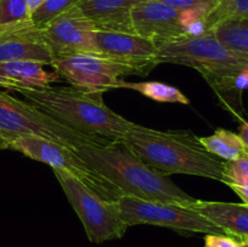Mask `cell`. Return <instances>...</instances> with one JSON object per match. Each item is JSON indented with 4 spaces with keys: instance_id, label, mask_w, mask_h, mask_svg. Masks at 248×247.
Listing matches in <instances>:
<instances>
[{
    "instance_id": "cell-1",
    "label": "cell",
    "mask_w": 248,
    "mask_h": 247,
    "mask_svg": "<svg viewBox=\"0 0 248 247\" xmlns=\"http://www.w3.org/2000/svg\"><path fill=\"white\" fill-rule=\"evenodd\" d=\"M75 152L124 195L189 207L198 200L143 161L123 139L110 140L106 145L85 144Z\"/></svg>"
},
{
    "instance_id": "cell-2",
    "label": "cell",
    "mask_w": 248,
    "mask_h": 247,
    "mask_svg": "<svg viewBox=\"0 0 248 247\" xmlns=\"http://www.w3.org/2000/svg\"><path fill=\"white\" fill-rule=\"evenodd\" d=\"M24 101L55 120L96 138L121 139L138 127L111 110L103 101V92H87L73 86H48L22 90Z\"/></svg>"
},
{
    "instance_id": "cell-3",
    "label": "cell",
    "mask_w": 248,
    "mask_h": 247,
    "mask_svg": "<svg viewBox=\"0 0 248 247\" xmlns=\"http://www.w3.org/2000/svg\"><path fill=\"white\" fill-rule=\"evenodd\" d=\"M121 139L162 174H191L222 182L225 160L211 154L191 131H157L140 125Z\"/></svg>"
},
{
    "instance_id": "cell-4",
    "label": "cell",
    "mask_w": 248,
    "mask_h": 247,
    "mask_svg": "<svg viewBox=\"0 0 248 247\" xmlns=\"http://www.w3.org/2000/svg\"><path fill=\"white\" fill-rule=\"evenodd\" d=\"M156 64L172 63L198 70L218 94H240L239 77L248 68V56L235 52L217 40L211 31L186 35L159 46Z\"/></svg>"
},
{
    "instance_id": "cell-5",
    "label": "cell",
    "mask_w": 248,
    "mask_h": 247,
    "mask_svg": "<svg viewBox=\"0 0 248 247\" xmlns=\"http://www.w3.org/2000/svg\"><path fill=\"white\" fill-rule=\"evenodd\" d=\"M34 135L78 149L85 144L106 145L110 140L79 132L6 92L0 91V149H9L15 138Z\"/></svg>"
},
{
    "instance_id": "cell-6",
    "label": "cell",
    "mask_w": 248,
    "mask_h": 247,
    "mask_svg": "<svg viewBox=\"0 0 248 247\" xmlns=\"http://www.w3.org/2000/svg\"><path fill=\"white\" fill-rule=\"evenodd\" d=\"M73 210L79 216L87 237L93 244L118 240L128 225L121 218L118 201H107L62 170H53Z\"/></svg>"
},
{
    "instance_id": "cell-7",
    "label": "cell",
    "mask_w": 248,
    "mask_h": 247,
    "mask_svg": "<svg viewBox=\"0 0 248 247\" xmlns=\"http://www.w3.org/2000/svg\"><path fill=\"white\" fill-rule=\"evenodd\" d=\"M10 150L22 153L24 156L48 165L52 170H62L77 177L82 184L107 201H116L124 196L120 189L106 177L92 170L74 149L55 140L34 135H23L15 138Z\"/></svg>"
},
{
    "instance_id": "cell-8",
    "label": "cell",
    "mask_w": 248,
    "mask_h": 247,
    "mask_svg": "<svg viewBox=\"0 0 248 247\" xmlns=\"http://www.w3.org/2000/svg\"><path fill=\"white\" fill-rule=\"evenodd\" d=\"M116 201L121 218L128 227L149 224L189 234L201 232L227 235L222 228L189 206L142 200L128 195L121 196Z\"/></svg>"
},
{
    "instance_id": "cell-9",
    "label": "cell",
    "mask_w": 248,
    "mask_h": 247,
    "mask_svg": "<svg viewBox=\"0 0 248 247\" xmlns=\"http://www.w3.org/2000/svg\"><path fill=\"white\" fill-rule=\"evenodd\" d=\"M52 67L73 87L87 92H106L119 89L124 77L147 75L143 68L98 52L78 53L57 58Z\"/></svg>"
},
{
    "instance_id": "cell-10",
    "label": "cell",
    "mask_w": 248,
    "mask_h": 247,
    "mask_svg": "<svg viewBox=\"0 0 248 247\" xmlns=\"http://www.w3.org/2000/svg\"><path fill=\"white\" fill-rule=\"evenodd\" d=\"M96 31H98L96 24L78 5L41 28L44 40L55 60L78 53L97 52L94 46Z\"/></svg>"
},
{
    "instance_id": "cell-11",
    "label": "cell",
    "mask_w": 248,
    "mask_h": 247,
    "mask_svg": "<svg viewBox=\"0 0 248 247\" xmlns=\"http://www.w3.org/2000/svg\"><path fill=\"white\" fill-rule=\"evenodd\" d=\"M131 21L135 34L153 41L157 47L188 35L183 12L159 0L137 5L131 12Z\"/></svg>"
},
{
    "instance_id": "cell-12",
    "label": "cell",
    "mask_w": 248,
    "mask_h": 247,
    "mask_svg": "<svg viewBox=\"0 0 248 247\" xmlns=\"http://www.w3.org/2000/svg\"><path fill=\"white\" fill-rule=\"evenodd\" d=\"M33 61L44 65L55 62L41 29L27 21L0 26V62Z\"/></svg>"
},
{
    "instance_id": "cell-13",
    "label": "cell",
    "mask_w": 248,
    "mask_h": 247,
    "mask_svg": "<svg viewBox=\"0 0 248 247\" xmlns=\"http://www.w3.org/2000/svg\"><path fill=\"white\" fill-rule=\"evenodd\" d=\"M94 46L98 53L132 63L143 68L147 73L156 67V58L159 48L153 41L131 33L121 31H96Z\"/></svg>"
},
{
    "instance_id": "cell-14",
    "label": "cell",
    "mask_w": 248,
    "mask_h": 247,
    "mask_svg": "<svg viewBox=\"0 0 248 247\" xmlns=\"http://www.w3.org/2000/svg\"><path fill=\"white\" fill-rule=\"evenodd\" d=\"M148 0H80L78 6L98 31L135 34L131 12Z\"/></svg>"
},
{
    "instance_id": "cell-15",
    "label": "cell",
    "mask_w": 248,
    "mask_h": 247,
    "mask_svg": "<svg viewBox=\"0 0 248 247\" xmlns=\"http://www.w3.org/2000/svg\"><path fill=\"white\" fill-rule=\"evenodd\" d=\"M61 79L57 72H47L44 64L33 61L0 62V87L11 91L36 90Z\"/></svg>"
},
{
    "instance_id": "cell-16",
    "label": "cell",
    "mask_w": 248,
    "mask_h": 247,
    "mask_svg": "<svg viewBox=\"0 0 248 247\" xmlns=\"http://www.w3.org/2000/svg\"><path fill=\"white\" fill-rule=\"evenodd\" d=\"M191 207L222 228L229 236L237 240L248 239V205L224 201L196 200Z\"/></svg>"
},
{
    "instance_id": "cell-17",
    "label": "cell",
    "mask_w": 248,
    "mask_h": 247,
    "mask_svg": "<svg viewBox=\"0 0 248 247\" xmlns=\"http://www.w3.org/2000/svg\"><path fill=\"white\" fill-rule=\"evenodd\" d=\"M199 139L207 152L225 161L236 160L245 154V145L239 133L225 128H218L213 135Z\"/></svg>"
},
{
    "instance_id": "cell-18",
    "label": "cell",
    "mask_w": 248,
    "mask_h": 247,
    "mask_svg": "<svg viewBox=\"0 0 248 247\" xmlns=\"http://www.w3.org/2000/svg\"><path fill=\"white\" fill-rule=\"evenodd\" d=\"M219 43L235 52L248 56V18H229L211 28Z\"/></svg>"
},
{
    "instance_id": "cell-19",
    "label": "cell",
    "mask_w": 248,
    "mask_h": 247,
    "mask_svg": "<svg viewBox=\"0 0 248 247\" xmlns=\"http://www.w3.org/2000/svg\"><path fill=\"white\" fill-rule=\"evenodd\" d=\"M119 87L123 89H130L133 91L140 92L147 98L153 99L160 103H179L186 104L190 103L188 97L172 85L165 84L160 81H143V82H130L121 80Z\"/></svg>"
},
{
    "instance_id": "cell-20",
    "label": "cell",
    "mask_w": 248,
    "mask_h": 247,
    "mask_svg": "<svg viewBox=\"0 0 248 247\" xmlns=\"http://www.w3.org/2000/svg\"><path fill=\"white\" fill-rule=\"evenodd\" d=\"M222 182L232 189L248 205V154L245 153L236 160L224 161V172Z\"/></svg>"
},
{
    "instance_id": "cell-21",
    "label": "cell",
    "mask_w": 248,
    "mask_h": 247,
    "mask_svg": "<svg viewBox=\"0 0 248 247\" xmlns=\"http://www.w3.org/2000/svg\"><path fill=\"white\" fill-rule=\"evenodd\" d=\"M79 1L80 0H44L31 14V21L34 26L41 29L53 18L79 4Z\"/></svg>"
},
{
    "instance_id": "cell-22",
    "label": "cell",
    "mask_w": 248,
    "mask_h": 247,
    "mask_svg": "<svg viewBox=\"0 0 248 247\" xmlns=\"http://www.w3.org/2000/svg\"><path fill=\"white\" fill-rule=\"evenodd\" d=\"M229 18H248V0H219L217 7L206 18V26L211 31L218 22Z\"/></svg>"
},
{
    "instance_id": "cell-23",
    "label": "cell",
    "mask_w": 248,
    "mask_h": 247,
    "mask_svg": "<svg viewBox=\"0 0 248 247\" xmlns=\"http://www.w3.org/2000/svg\"><path fill=\"white\" fill-rule=\"evenodd\" d=\"M31 18L28 0H0V26Z\"/></svg>"
},
{
    "instance_id": "cell-24",
    "label": "cell",
    "mask_w": 248,
    "mask_h": 247,
    "mask_svg": "<svg viewBox=\"0 0 248 247\" xmlns=\"http://www.w3.org/2000/svg\"><path fill=\"white\" fill-rule=\"evenodd\" d=\"M182 12H196L207 18L208 15L217 7L219 0H159Z\"/></svg>"
},
{
    "instance_id": "cell-25",
    "label": "cell",
    "mask_w": 248,
    "mask_h": 247,
    "mask_svg": "<svg viewBox=\"0 0 248 247\" xmlns=\"http://www.w3.org/2000/svg\"><path fill=\"white\" fill-rule=\"evenodd\" d=\"M205 247H240V240L229 235L206 234Z\"/></svg>"
},
{
    "instance_id": "cell-26",
    "label": "cell",
    "mask_w": 248,
    "mask_h": 247,
    "mask_svg": "<svg viewBox=\"0 0 248 247\" xmlns=\"http://www.w3.org/2000/svg\"><path fill=\"white\" fill-rule=\"evenodd\" d=\"M239 135H240V137H241L242 142H244L245 153L248 154V121L242 124L241 127H240Z\"/></svg>"
},
{
    "instance_id": "cell-27",
    "label": "cell",
    "mask_w": 248,
    "mask_h": 247,
    "mask_svg": "<svg viewBox=\"0 0 248 247\" xmlns=\"http://www.w3.org/2000/svg\"><path fill=\"white\" fill-rule=\"evenodd\" d=\"M43 1H44V0H28V6H29V11H31V14L34 11V10L36 9V7H38L39 5H40Z\"/></svg>"
},
{
    "instance_id": "cell-28",
    "label": "cell",
    "mask_w": 248,
    "mask_h": 247,
    "mask_svg": "<svg viewBox=\"0 0 248 247\" xmlns=\"http://www.w3.org/2000/svg\"><path fill=\"white\" fill-rule=\"evenodd\" d=\"M240 247H248V239L240 240Z\"/></svg>"
}]
</instances>
